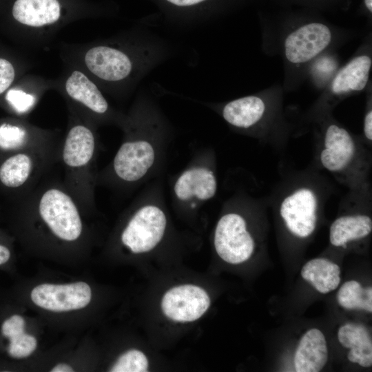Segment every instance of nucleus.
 <instances>
[{
	"instance_id": "nucleus-1",
	"label": "nucleus",
	"mask_w": 372,
	"mask_h": 372,
	"mask_svg": "<svg viewBox=\"0 0 372 372\" xmlns=\"http://www.w3.org/2000/svg\"><path fill=\"white\" fill-rule=\"evenodd\" d=\"M67 130L60 146L59 161L64 169L63 183L82 211L94 207L99 140L96 126L70 110Z\"/></svg>"
},
{
	"instance_id": "nucleus-2",
	"label": "nucleus",
	"mask_w": 372,
	"mask_h": 372,
	"mask_svg": "<svg viewBox=\"0 0 372 372\" xmlns=\"http://www.w3.org/2000/svg\"><path fill=\"white\" fill-rule=\"evenodd\" d=\"M23 204L30 221L45 227L57 240L76 242L82 238V211L63 182L53 180L36 185Z\"/></svg>"
},
{
	"instance_id": "nucleus-3",
	"label": "nucleus",
	"mask_w": 372,
	"mask_h": 372,
	"mask_svg": "<svg viewBox=\"0 0 372 372\" xmlns=\"http://www.w3.org/2000/svg\"><path fill=\"white\" fill-rule=\"evenodd\" d=\"M121 123L123 140L110 163L97 174V184L134 185L149 173L158 158V143L142 130L135 115L121 119Z\"/></svg>"
},
{
	"instance_id": "nucleus-4",
	"label": "nucleus",
	"mask_w": 372,
	"mask_h": 372,
	"mask_svg": "<svg viewBox=\"0 0 372 372\" xmlns=\"http://www.w3.org/2000/svg\"><path fill=\"white\" fill-rule=\"evenodd\" d=\"M321 166L354 192L366 187L370 169L369 155L362 144L344 127L328 123L319 147Z\"/></svg>"
},
{
	"instance_id": "nucleus-5",
	"label": "nucleus",
	"mask_w": 372,
	"mask_h": 372,
	"mask_svg": "<svg viewBox=\"0 0 372 372\" xmlns=\"http://www.w3.org/2000/svg\"><path fill=\"white\" fill-rule=\"evenodd\" d=\"M69 110L75 112L96 127L116 118L107 101L94 80L82 69L72 70L60 87Z\"/></svg>"
},
{
	"instance_id": "nucleus-6",
	"label": "nucleus",
	"mask_w": 372,
	"mask_h": 372,
	"mask_svg": "<svg viewBox=\"0 0 372 372\" xmlns=\"http://www.w3.org/2000/svg\"><path fill=\"white\" fill-rule=\"evenodd\" d=\"M121 231L122 245L134 254L153 249L162 240L167 218L158 203L146 200L138 203Z\"/></svg>"
},
{
	"instance_id": "nucleus-7",
	"label": "nucleus",
	"mask_w": 372,
	"mask_h": 372,
	"mask_svg": "<svg viewBox=\"0 0 372 372\" xmlns=\"http://www.w3.org/2000/svg\"><path fill=\"white\" fill-rule=\"evenodd\" d=\"M0 164V183L10 189L32 190L42 175L59 161V152H12Z\"/></svg>"
},
{
	"instance_id": "nucleus-8",
	"label": "nucleus",
	"mask_w": 372,
	"mask_h": 372,
	"mask_svg": "<svg viewBox=\"0 0 372 372\" xmlns=\"http://www.w3.org/2000/svg\"><path fill=\"white\" fill-rule=\"evenodd\" d=\"M320 204V198L313 187L300 185L284 196L279 213L289 231L304 238L316 229Z\"/></svg>"
},
{
	"instance_id": "nucleus-9",
	"label": "nucleus",
	"mask_w": 372,
	"mask_h": 372,
	"mask_svg": "<svg viewBox=\"0 0 372 372\" xmlns=\"http://www.w3.org/2000/svg\"><path fill=\"white\" fill-rule=\"evenodd\" d=\"M214 242L218 255L231 264L247 260L255 248V242L247 230L245 219L236 212L221 216L216 227Z\"/></svg>"
},
{
	"instance_id": "nucleus-10",
	"label": "nucleus",
	"mask_w": 372,
	"mask_h": 372,
	"mask_svg": "<svg viewBox=\"0 0 372 372\" xmlns=\"http://www.w3.org/2000/svg\"><path fill=\"white\" fill-rule=\"evenodd\" d=\"M84 71L90 76L109 83L127 79L133 70L131 56L124 50L107 45H93L82 55Z\"/></svg>"
},
{
	"instance_id": "nucleus-11",
	"label": "nucleus",
	"mask_w": 372,
	"mask_h": 372,
	"mask_svg": "<svg viewBox=\"0 0 372 372\" xmlns=\"http://www.w3.org/2000/svg\"><path fill=\"white\" fill-rule=\"evenodd\" d=\"M332 32L325 24L312 22L291 31L284 41L287 61L302 65L318 57L330 45Z\"/></svg>"
},
{
	"instance_id": "nucleus-12",
	"label": "nucleus",
	"mask_w": 372,
	"mask_h": 372,
	"mask_svg": "<svg viewBox=\"0 0 372 372\" xmlns=\"http://www.w3.org/2000/svg\"><path fill=\"white\" fill-rule=\"evenodd\" d=\"M61 143L56 132L24 121L0 123V150L3 152L26 149L59 152Z\"/></svg>"
},
{
	"instance_id": "nucleus-13",
	"label": "nucleus",
	"mask_w": 372,
	"mask_h": 372,
	"mask_svg": "<svg viewBox=\"0 0 372 372\" xmlns=\"http://www.w3.org/2000/svg\"><path fill=\"white\" fill-rule=\"evenodd\" d=\"M30 298L42 309L63 312L85 307L91 300L92 291L85 282L65 285L45 283L35 287L31 291Z\"/></svg>"
},
{
	"instance_id": "nucleus-14",
	"label": "nucleus",
	"mask_w": 372,
	"mask_h": 372,
	"mask_svg": "<svg viewBox=\"0 0 372 372\" xmlns=\"http://www.w3.org/2000/svg\"><path fill=\"white\" fill-rule=\"evenodd\" d=\"M210 298L201 287L193 285L174 287L167 291L161 302L163 313L181 322L199 319L208 309Z\"/></svg>"
},
{
	"instance_id": "nucleus-15",
	"label": "nucleus",
	"mask_w": 372,
	"mask_h": 372,
	"mask_svg": "<svg viewBox=\"0 0 372 372\" xmlns=\"http://www.w3.org/2000/svg\"><path fill=\"white\" fill-rule=\"evenodd\" d=\"M218 188L214 172L208 166L195 165L181 172L174 185L178 201L184 204L202 203L213 198Z\"/></svg>"
},
{
	"instance_id": "nucleus-16",
	"label": "nucleus",
	"mask_w": 372,
	"mask_h": 372,
	"mask_svg": "<svg viewBox=\"0 0 372 372\" xmlns=\"http://www.w3.org/2000/svg\"><path fill=\"white\" fill-rule=\"evenodd\" d=\"M371 65V58L366 54L351 59L334 74L328 90L329 96L333 99H341L363 90L369 82Z\"/></svg>"
},
{
	"instance_id": "nucleus-17",
	"label": "nucleus",
	"mask_w": 372,
	"mask_h": 372,
	"mask_svg": "<svg viewBox=\"0 0 372 372\" xmlns=\"http://www.w3.org/2000/svg\"><path fill=\"white\" fill-rule=\"evenodd\" d=\"M12 12L19 23L40 31L58 23L61 7L59 0H16Z\"/></svg>"
},
{
	"instance_id": "nucleus-18",
	"label": "nucleus",
	"mask_w": 372,
	"mask_h": 372,
	"mask_svg": "<svg viewBox=\"0 0 372 372\" xmlns=\"http://www.w3.org/2000/svg\"><path fill=\"white\" fill-rule=\"evenodd\" d=\"M265 100L256 95L229 101L223 107L222 116L231 126L240 130H251L265 118L267 113Z\"/></svg>"
},
{
	"instance_id": "nucleus-19",
	"label": "nucleus",
	"mask_w": 372,
	"mask_h": 372,
	"mask_svg": "<svg viewBox=\"0 0 372 372\" xmlns=\"http://www.w3.org/2000/svg\"><path fill=\"white\" fill-rule=\"evenodd\" d=\"M328 359L325 337L318 329H311L301 338L294 357L298 372H318Z\"/></svg>"
},
{
	"instance_id": "nucleus-20",
	"label": "nucleus",
	"mask_w": 372,
	"mask_h": 372,
	"mask_svg": "<svg viewBox=\"0 0 372 372\" xmlns=\"http://www.w3.org/2000/svg\"><path fill=\"white\" fill-rule=\"evenodd\" d=\"M372 230V220L364 214L344 215L336 218L329 229V241L334 247L347 248L353 241L368 236Z\"/></svg>"
},
{
	"instance_id": "nucleus-21",
	"label": "nucleus",
	"mask_w": 372,
	"mask_h": 372,
	"mask_svg": "<svg viewBox=\"0 0 372 372\" xmlns=\"http://www.w3.org/2000/svg\"><path fill=\"white\" fill-rule=\"evenodd\" d=\"M302 277L321 293L335 290L340 282V268L325 258H315L302 268Z\"/></svg>"
},
{
	"instance_id": "nucleus-22",
	"label": "nucleus",
	"mask_w": 372,
	"mask_h": 372,
	"mask_svg": "<svg viewBox=\"0 0 372 372\" xmlns=\"http://www.w3.org/2000/svg\"><path fill=\"white\" fill-rule=\"evenodd\" d=\"M340 343L349 348L348 360L353 363L364 358H372V342L368 330L361 324L347 323L340 327L338 332Z\"/></svg>"
},
{
	"instance_id": "nucleus-23",
	"label": "nucleus",
	"mask_w": 372,
	"mask_h": 372,
	"mask_svg": "<svg viewBox=\"0 0 372 372\" xmlns=\"http://www.w3.org/2000/svg\"><path fill=\"white\" fill-rule=\"evenodd\" d=\"M339 304L347 309H362L372 312V288L364 289L355 280L344 283L337 293Z\"/></svg>"
},
{
	"instance_id": "nucleus-24",
	"label": "nucleus",
	"mask_w": 372,
	"mask_h": 372,
	"mask_svg": "<svg viewBox=\"0 0 372 372\" xmlns=\"http://www.w3.org/2000/svg\"><path fill=\"white\" fill-rule=\"evenodd\" d=\"M43 90L30 87L29 89L13 88L6 94V101L10 109L18 116L29 114L37 105Z\"/></svg>"
},
{
	"instance_id": "nucleus-25",
	"label": "nucleus",
	"mask_w": 372,
	"mask_h": 372,
	"mask_svg": "<svg viewBox=\"0 0 372 372\" xmlns=\"http://www.w3.org/2000/svg\"><path fill=\"white\" fill-rule=\"evenodd\" d=\"M148 360L141 351L131 349L123 353L111 367L112 372H145Z\"/></svg>"
},
{
	"instance_id": "nucleus-26",
	"label": "nucleus",
	"mask_w": 372,
	"mask_h": 372,
	"mask_svg": "<svg viewBox=\"0 0 372 372\" xmlns=\"http://www.w3.org/2000/svg\"><path fill=\"white\" fill-rule=\"evenodd\" d=\"M8 353L13 358H25L36 349L37 339L25 332L8 339Z\"/></svg>"
},
{
	"instance_id": "nucleus-27",
	"label": "nucleus",
	"mask_w": 372,
	"mask_h": 372,
	"mask_svg": "<svg viewBox=\"0 0 372 372\" xmlns=\"http://www.w3.org/2000/svg\"><path fill=\"white\" fill-rule=\"evenodd\" d=\"M336 68L337 63L333 59L324 56L316 61L312 71L316 79L324 81L333 74Z\"/></svg>"
},
{
	"instance_id": "nucleus-28",
	"label": "nucleus",
	"mask_w": 372,
	"mask_h": 372,
	"mask_svg": "<svg viewBox=\"0 0 372 372\" xmlns=\"http://www.w3.org/2000/svg\"><path fill=\"white\" fill-rule=\"evenodd\" d=\"M25 322L24 318L17 314L12 315L5 320L1 324L2 335L9 339L25 332Z\"/></svg>"
},
{
	"instance_id": "nucleus-29",
	"label": "nucleus",
	"mask_w": 372,
	"mask_h": 372,
	"mask_svg": "<svg viewBox=\"0 0 372 372\" xmlns=\"http://www.w3.org/2000/svg\"><path fill=\"white\" fill-rule=\"evenodd\" d=\"M16 76L13 64L6 59L0 58V95L12 84Z\"/></svg>"
},
{
	"instance_id": "nucleus-30",
	"label": "nucleus",
	"mask_w": 372,
	"mask_h": 372,
	"mask_svg": "<svg viewBox=\"0 0 372 372\" xmlns=\"http://www.w3.org/2000/svg\"><path fill=\"white\" fill-rule=\"evenodd\" d=\"M363 134L368 143L372 141V109L369 108L364 115L363 121Z\"/></svg>"
},
{
	"instance_id": "nucleus-31",
	"label": "nucleus",
	"mask_w": 372,
	"mask_h": 372,
	"mask_svg": "<svg viewBox=\"0 0 372 372\" xmlns=\"http://www.w3.org/2000/svg\"><path fill=\"white\" fill-rule=\"evenodd\" d=\"M11 256L10 251L8 247L0 244V265L6 263Z\"/></svg>"
},
{
	"instance_id": "nucleus-32",
	"label": "nucleus",
	"mask_w": 372,
	"mask_h": 372,
	"mask_svg": "<svg viewBox=\"0 0 372 372\" xmlns=\"http://www.w3.org/2000/svg\"><path fill=\"white\" fill-rule=\"evenodd\" d=\"M168 2L174 4L178 6H190L200 2H203L205 0H167Z\"/></svg>"
},
{
	"instance_id": "nucleus-33",
	"label": "nucleus",
	"mask_w": 372,
	"mask_h": 372,
	"mask_svg": "<svg viewBox=\"0 0 372 372\" xmlns=\"http://www.w3.org/2000/svg\"><path fill=\"white\" fill-rule=\"evenodd\" d=\"M73 369L67 364H58L51 370L52 372H72Z\"/></svg>"
},
{
	"instance_id": "nucleus-34",
	"label": "nucleus",
	"mask_w": 372,
	"mask_h": 372,
	"mask_svg": "<svg viewBox=\"0 0 372 372\" xmlns=\"http://www.w3.org/2000/svg\"><path fill=\"white\" fill-rule=\"evenodd\" d=\"M364 4L368 9V10L372 12V0H364Z\"/></svg>"
}]
</instances>
